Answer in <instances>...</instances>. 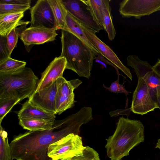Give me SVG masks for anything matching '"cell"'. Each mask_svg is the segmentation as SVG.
<instances>
[{
	"instance_id": "6da1fadb",
	"label": "cell",
	"mask_w": 160,
	"mask_h": 160,
	"mask_svg": "<svg viewBox=\"0 0 160 160\" xmlns=\"http://www.w3.org/2000/svg\"><path fill=\"white\" fill-rule=\"evenodd\" d=\"M92 119V108L84 107L64 119L55 120L50 129L15 136L9 144L12 159L52 160L48 155L49 145L70 134L79 135L81 126Z\"/></svg>"
},
{
	"instance_id": "7a4b0ae2",
	"label": "cell",
	"mask_w": 160,
	"mask_h": 160,
	"mask_svg": "<svg viewBox=\"0 0 160 160\" xmlns=\"http://www.w3.org/2000/svg\"><path fill=\"white\" fill-rule=\"evenodd\" d=\"M114 133L106 139L105 148L111 160H120L144 140V126L139 120L119 118Z\"/></svg>"
},
{
	"instance_id": "3957f363",
	"label": "cell",
	"mask_w": 160,
	"mask_h": 160,
	"mask_svg": "<svg viewBox=\"0 0 160 160\" xmlns=\"http://www.w3.org/2000/svg\"><path fill=\"white\" fill-rule=\"evenodd\" d=\"M61 32L62 52L59 57L66 59V69L89 79L94 60L98 53L70 32L62 30Z\"/></svg>"
},
{
	"instance_id": "277c9868",
	"label": "cell",
	"mask_w": 160,
	"mask_h": 160,
	"mask_svg": "<svg viewBox=\"0 0 160 160\" xmlns=\"http://www.w3.org/2000/svg\"><path fill=\"white\" fill-rule=\"evenodd\" d=\"M39 80L28 67L13 72L0 73V98H14L21 101L28 98L35 91Z\"/></svg>"
},
{
	"instance_id": "5b68a950",
	"label": "cell",
	"mask_w": 160,
	"mask_h": 160,
	"mask_svg": "<svg viewBox=\"0 0 160 160\" xmlns=\"http://www.w3.org/2000/svg\"><path fill=\"white\" fill-rule=\"evenodd\" d=\"M85 148L82 137L71 133L49 145L48 155L52 160L72 158L82 154Z\"/></svg>"
},
{
	"instance_id": "8992f818",
	"label": "cell",
	"mask_w": 160,
	"mask_h": 160,
	"mask_svg": "<svg viewBox=\"0 0 160 160\" xmlns=\"http://www.w3.org/2000/svg\"><path fill=\"white\" fill-rule=\"evenodd\" d=\"M127 60L128 65L134 69L138 79L142 78L145 81L151 96L157 103L160 94V78L152 67L147 61L140 59L136 55L128 56Z\"/></svg>"
},
{
	"instance_id": "52a82bcc",
	"label": "cell",
	"mask_w": 160,
	"mask_h": 160,
	"mask_svg": "<svg viewBox=\"0 0 160 160\" xmlns=\"http://www.w3.org/2000/svg\"><path fill=\"white\" fill-rule=\"evenodd\" d=\"M67 12L80 23L96 32L104 30L97 21L88 0H61Z\"/></svg>"
},
{
	"instance_id": "ba28073f",
	"label": "cell",
	"mask_w": 160,
	"mask_h": 160,
	"mask_svg": "<svg viewBox=\"0 0 160 160\" xmlns=\"http://www.w3.org/2000/svg\"><path fill=\"white\" fill-rule=\"evenodd\" d=\"M57 89L55 99L56 114L60 115L74 106V91L82 83L78 79L67 81L63 77L57 80Z\"/></svg>"
},
{
	"instance_id": "9c48e42d",
	"label": "cell",
	"mask_w": 160,
	"mask_h": 160,
	"mask_svg": "<svg viewBox=\"0 0 160 160\" xmlns=\"http://www.w3.org/2000/svg\"><path fill=\"white\" fill-rule=\"evenodd\" d=\"M160 11V0H124L119 3V11L123 18L140 19Z\"/></svg>"
},
{
	"instance_id": "30bf717a",
	"label": "cell",
	"mask_w": 160,
	"mask_h": 160,
	"mask_svg": "<svg viewBox=\"0 0 160 160\" xmlns=\"http://www.w3.org/2000/svg\"><path fill=\"white\" fill-rule=\"evenodd\" d=\"M31 27H40L56 30V22L48 0H38L30 9Z\"/></svg>"
},
{
	"instance_id": "8fae6325",
	"label": "cell",
	"mask_w": 160,
	"mask_h": 160,
	"mask_svg": "<svg viewBox=\"0 0 160 160\" xmlns=\"http://www.w3.org/2000/svg\"><path fill=\"white\" fill-rule=\"evenodd\" d=\"M156 108H158L157 103L151 96L145 81L142 78L138 79L133 93L131 111L142 115Z\"/></svg>"
},
{
	"instance_id": "7c38bea8",
	"label": "cell",
	"mask_w": 160,
	"mask_h": 160,
	"mask_svg": "<svg viewBox=\"0 0 160 160\" xmlns=\"http://www.w3.org/2000/svg\"><path fill=\"white\" fill-rule=\"evenodd\" d=\"M80 23L86 36L99 53L121 70L132 81V76L130 70L124 65L111 49L97 36L96 32Z\"/></svg>"
},
{
	"instance_id": "4fadbf2b",
	"label": "cell",
	"mask_w": 160,
	"mask_h": 160,
	"mask_svg": "<svg viewBox=\"0 0 160 160\" xmlns=\"http://www.w3.org/2000/svg\"><path fill=\"white\" fill-rule=\"evenodd\" d=\"M57 89L56 80L49 86L38 91H35L28 98L32 104L50 113L56 114L55 99Z\"/></svg>"
},
{
	"instance_id": "5bb4252c",
	"label": "cell",
	"mask_w": 160,
	"mask_h": 160,
	"mask_svg": "<svg viewBox=\"0 0 160 160\" xmlns=\"http://www.w3.org/2000/svg\"><path fill=\"white\" fill-rule=\"evenodd\" d=\"M66 65L67 61L64 57H56L42 73L35 91L41 90L49 86L58 78L62 77Z\"/></svg>"
},
{
	"instance_id": "9a60e30c",
	"label": "cell",
	"mask_w": 160,
	"mask_h": 160,
	"mask_svg": "<svg viewBox=\"0 0 160 160\" xmlns=\"http://www.w3.org/2000/svg\"><path fill=\"white\" fill-rule=\"evenodd\" d=\"M58 35L54 29L30 27L23 30L19 36L24 45L28 46L53 41Z\"/></svg>"
},
{
	"instance_id": "2e32d148",
	"label": "cell",
	"mask_w": 160,
	"mask_h": 160,
	"mask_svg": "<svg viewBox=\"0 0 160 160\" xmlns=\"http://www.w3.org/2000/svg\"><path fill=\"white\" fill-rule=\"evenodd\" d=\"M18 119L22 117H29L42 119L52 122L55 120V114L47 112L37 107L27 100L22 105L18 113Z\"/></svg>"
},
{
	"instance_id": "e0dca14e",
	"label": "cell",
	"mask_w": 160,
	"mask_h": 160,
	"mask_svg": "<svg viewBox=\"0 0 160 160\" xmlns=\"http://www.w3.org/2000/svg\"><path fill=\"white\" fill-rule=\"evenodd\" d=\"M24 12L0 14V35L7 36L14 28L22 25H27L29 22L21 21Z\"/></svg>"
},
{
	"instance_id": "ac0fdd59",
	"label": "cell",
	"mask_w": 160,
	"mask_h": 160,
	"mask_svg": "<svg viewBox=\"0 0 160 160\" xmlns=\"http://www.w3.org/2000/svg\"><path fill=\"white\" fill-rule=\"evenodd\" d=\"M19 119V124L24 129L30 131H42L50 129L52 128L54 122L29 117H22Z\"/></svg>"
},
{
	"instance_id": "d6986e66",
	"label": "cell",
	"mask_w": 160,
	"mask_h": 160,
	"mask_svg": "<svg viewBox=\"0 0 160 160\" xmlns=\"http://www.w3.org/2000/svg\"><path fill=\"white\" fill-rule=\"evenodd\" d=\"M66 20V27L65 30L69 31L76 35L99 54V52L91 43L84 33L79 22L68 12Z\"/></svg>"
},
{
	"instance_id": "ffe728a7",
	"label": "cell",
	"mask_w": 160,
	"mask_h": 160,
	"mask_svg": "<svg viewBox=\"0 0 160 160\" xmlns=\"http://www.w3.org/2000/svg\"><path fill=\"white\" fill-rule=\"evenodd\" d=\"M53 10L56 22V30H65L66 27V18L67 13L61 0H48Z\"/></svg>"
},
{
	"instance_id": "44dd1931",
	"label": "cell",
	"mask_w": 160,
	"mask_h": 160,
	"mask_svg": "<svg viewBox=\"0 0 160 160\" xmlns=\"http://www.w3.org/2000/svg\"><path fill=\"white\" fill-rule=\"evenodd\" d=\"M94 15L98 23L103 26L104 8H111L108 0H88Z\"/></svg>"
},
{
	"instance_id": "7402d4cb",
	"label": "cell",
	"mask_w": 160,
	"mask_h": 160,
	"mask_svg": "<svg viewBox=\"0 0 160 160\" xmlns=\"http://www.w3.org/2000/svg\"><path fill=\"white\" fill-rule=\"evenodd\" d=\"M26 62L9 57L0 61V73L11 72L25 67Z\"/></svg>"
},
{
	"instance_id": "603a6c76",
	"label": "cell",
	"mask_w": 160,
	"mask_h": 160,
	"mask_svg": "<svg viewBox=\"0 0 160 160\" xmlns=\"http://www.w3.org/2000/svg\"><path fill=\"white\" fill-rule=\"evenodd\" d=\"M0 125V160H11V150L8 143V133Z\"/></svg>"
},
{
	"instance_id": "cb8c5ba5",
	"label": "cell",
	"mask_w": 160,
	"mask_h": 160,
	"mask_svg": "<svg viewBox=\"0 0 160 160\" xmlns=\"http://www.w3.org/2000/svg\"><path fill=\"white\" fill-rule=\"evenodd\" d=\"M111 12V8L104 9L103 27L108 33L109 39L112 41L115 37L116 32L112 22Z\"/></svg>"
},
{
	"instance_id": "d4e9b609",
	"label": "cell",
	"mask_w": 160,
	"mask_h": 160,
	"mask_svg": "<svg viewBox=\"0 0 160 160\" xmlns=\"http://www.w3.org/2000/svg\"><path fill=\"white\" fill-rule=\"evenodd\" d=\"M20 101L19 99L14 98H0V124L7 114Z\"/></svg>"
},
{
	"instance_id": "484cf974",
	"label": "cell",
	"mask_w": 160,
	"mask_h": 160,
	"mask_svg": "<svg viewBox=\"0 0 160 160\" xmlns=\"http://www.w3.org/2000/svg\"><path fill=\"white\" fill-rule=\"evenodd\" d=\"M30 4H12L0 3V14L24 12L30 8Z\"/></svg>"
},
{
	"instance_id": "4316f807",
	"label": "cell",
	"mask_w": 160,
	"mask_h": 160,
	"mask_svg": "<svg viewBox=\"0 0 160 160\" xmlns=\"http://www.w3.org/2000/svg\"><path fill=\"white\" fill-rule=\"evenodd\" d=\"M58 160H100L98 153L93 148L85 146L82 154L72 158L62 159Z\"/></svg>"
},
{
	"instance_id": "83f0119b",
	"label": "cell",
	"mask_w": 160,
	"mask_h": 160,
	"mask_svg": "<svg viewBox=\"0 0 160 160\" xmlns=\"http://www.w3.org/2000/svg\"><path fill=\"white\" fill-rule=\"evenodd\" d=\"M18 36L16 28H14L6 36L7 45L10 55L17 44Z\"/></svg>"
},
{
	"instance_id": "f1b7e54d",
	"label": "cell",
	"mask_w": 160,
	"mask_h": 160,
	"mask_svg": "<svg viewBox=\"0 0 160 160\" xmlns=\"http://www.w3.org/2000/svg\"><path fill=\"white\" fill-rule=\"evenodd\" d=\"M118 75L117 80L112 82L109 87H107L103 84V87L110 92L117 93H124L127 96L128 93L130 92L127 91L123 86L124 82L122 84L119 83V75Z\"/></svg>"
},
{
	"instance_id": "f546056e",
	"label": "cell",
	"mask_w": 160,
	"mask_h": 160,
	"mask_svg": "<svg viewBox=\"0 0 160 160\" xmlns=\"http://www.w3.org/2000/svg\"><path fill=\"white\" fill-rule=\"evenodd\" d=\"M10 56L7 45V37L0 35V61Z\"/></svg>"
},
{
	"instance_id": "4dcf8cb0",
	"label": "cell",
	"mask_w": 160,
	"mask_h": 160,
	"mask_svg": "<svg viewBox=\"0 0 160 160\" xmlns=\"http://www.w3.org/2000/svg\"><path fill=\"white\" fill-rule=\"evenodd\" d=\"M30 0H0V3L12 4H30Z\"/></svg>"
},
{
	"instance_id": "1f68e13d",
	"label": "cell",
	"mask_w": 160,
	"mask_h": 160,
	"mask_svg": "<svg viewBox=\"0 0 160 160\" xmlns=\"http://www.w3.org/2000/svg\"><path fill=\"white\" fill-rule=\"evenodd\" d=\"M95 59H98L99 60L103 62H104L105 64H109L112 66L114 67V68L117 71V73L118 75H119V71H118V68L115 66L114 64H113L110 61H108V59H106L104 57H103L102 55L100 53L98 54L97 55V56L96 57Z\"/></svg>"
},
{
	"instance_id": "d6a6232c",
	"label": "cell",
	"mask_w": 160,
	"mask_h": 160,
	"mask_svg": "<svg viewBox=\"0 0 160 160\" xmlns=\"http://www.w3.org/2000/svg\"><path fill=\"white\" fill-rule=\"evenodd\" d=\"M131 109H118L115 111L111 112H109V114L111 117H116L121 115H127V113H128V110Z\"/></svg>"
},
{
	"instance_id": "836d02e7",
	"label": "cell",
	"mask_w": 160,
	"mask_h": 160,
	"mask_svg": "<svg viewBox=\"0 0 160 160\" xmlns=\"http://www.w3.org/2000/svg\"><path fill=\"white\" fill-rule=\"evenodd\" d=\"M152 68L155 72L160 78V59H158L157 62L152 67Z\"/></svg>"
},
{
	"instance_id": "e575fe53",
	"label": "cell",
	"mask_w": 160,
	"mask_h": 160,
	"mask_svg": "<svg viewBox=\"0 0 160 160\" xmlns=\"http://www.w3.org/2000/svg\"><path fill=\"white\" fill-rule=\"evenodd\" d=\"M157 103L158 108L160 109V94L159 95L157 98Z\"/></svg>"
},
{
	"instance_id": "d590c367",
	"label": "cell",
	"mask_w": 160,
	"mask_h": 160,
	"mask_svg": "<svg viewBox=\"0 0 160 160\" xmlns=\"http://www.w3.org/2000/svg\"><path fill=\"white\" fill-rule=\"evenodd\" d=\"M155 148H158L160 149V138L158 140V142L156 144Z\"/></svg>"
},
{
	"instance_id": "8d00e7d4",
	"label": "cell",
	"mask_w": 160,
	"mask_h": 160,
	"mask_svg": "<svg viewBox=\"0 0 160 160\" xmlns=\"http://www.w3.org/2000/svg\"><path fill=\"white\" fill-rule=\"evenodd\" d=\"M120 160H122V159Z\"/></svg>"
}]
</instances>
